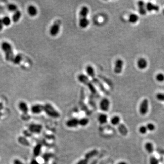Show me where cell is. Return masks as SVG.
<instances>
[{"mask_svg":"<svg viewBox=\"0 0 164 164\" xmlns=\"http://www.w3.org/2000/svg\"><path fill=\"white\" fill-rule=\"evenodd\" d=\"M89 13V9L86 6L82 7L79 12V25L82 28H86L89 24V21L87 18Z\"/></svg>","mask_w":164,"mask_h":164,"instance_id":"6da1fadb","label":"cell"},{"mask_svg":"<svg viewBox=\"0 0 164 164\" xmlns=\"http://www.w3.org/2000/svg\"><path fill=\"white\" fill-rule=\"evenodd\" d=\"M2 48L4 52L6 59L8 61H13L14 57L13 48L11 44L7 42H4L2 45Z\"/></svg>","mask_w":164,"mask_h":164,"instance_id":"7a4b0ae2","label":"cell"},{"mask_svg":"<svg viewBox=\"0 0 164 164\" xmlns=\"http://www.w3.org/2000/svg\"><path fill=\"white\" fill-rule=\"evenodd\" d=\"M44 111L51 118L57 119L60 116L59 112L50 103H46L44 105Z\"/></svg>","mask_w":164,"mask_h":164,"instance_id":"3957f363","label":"cell"},{"mask_svg":"<svg viewBox=\"0 0 164 164\" xmlns=\"http://www.w3.org/2000/svg\"><path fill=\"white\" fill-rule=\"evenodd\" d=\"M78 79L79 82L88 87V88L90 89L92 93H96V90L93 85L92 84V83L90 81V80H89L88 78L84 74H80L78 77Z\"/></svg>","mask_w":164,"mask_h":164,"instance_id":"277c9868","label":"cell"},{"mask_svg":"<svg viewBox=\"0 0 164 164\" xmlns=\"http://www.w3.org/2000/svg\"><path fill=\"white\" fill-rule=\"evenodd\" d=\"M61 23V20L59 19L56 20L54 22L49 30V33L50 35L55 37L57 36L59 34L60 31Z\"/></svg>","mask_w":164,"mask_h":164,"instance_id":"5b68a950","label":"cell"},{"mask_svg":"<svg viewBox=\"0 0 164 164\" xmlns=\"http://www.w3.org/2000/svg\"><path fill=\"white\" fill-rule=\"evenodd\" d=\"M149 110V101L147 99H143L140 104L139 111L142 115H145Z\"/></svg>","mask_w":164,"mask_h":164,"instance_id":"8992f818","label":"cell"},{"mask_svg":"<svg viewBox=\"0 0 164 164\" xmlns=\"http://www.w3.org/2000/svg\"><path fill=\"white\" fill-rule=\"evenodd\" d=\"M42 126L40 124H32L29 126V131L33 134H39L42 131Z\"/></svg>","mask_w":164,"mask_h":164,"instance_id":"52a82bcc","label":"cell"},{"mask_svg":"<svg viewBox=\"0 0 164 164\" xmlns=\"http://www.w3.org/2000/svg\"><path fill=\"white\" fill-rule=\"evenodd\" d=\"M110 107V101L107 98H103L100 103V108L102 111L107 112Z\"/></svg>","mask_w":164,"mask_h":164,"instance_id":"ba28073f","label":"cell"},{"mask_svg":"<svg viewBox=\"0 0 164 164\" xmlns=\"http://www.w3.org/2000/svg\"><path fill=\"white\" fill-rule=\"evenodd\" d=\"M124 65V62L122 59H117L116 61L114 72L116 74H120L122 71Z\"/></svg>","mask_w":164,"mask_h":164,"instance_id":"9c48e42d","label":"cell"},{"mask_svg":"<svg viewBox=\"0 0 164 164\" xmlns=\"http://www.w3.org/2000/svg\"><path fill=\"white\" fill-rule=\"evenodd\" d=\"M31 110L32 114H40L42 111H44V105L36 104L32 106Z\"/></svg>","mask_w":164,"mask_h":164,"instance_id":"30bf717a","label":"cell"},{"mask_svg":"<svg viewBox=\"0 0 164 164\" xmlns=\"http://www.w3.org/2000/svg\"><path fill=\"white\" fill-rule=\"evenodd\" d=\"M66 125L70 128H76L79 125V120L75 118L70 119L66 122Z\"/></svg>","mask_w":164,"mask_h":164,"instance_id":"8fae6325","label":"cell"},{"mask_svg":"<svg viewBox=\"0 0 164 164\" xmlns=\"http://www.w3.org/2000/svg\"><path fill=\"white\" fill-rule=\"evenodd\" d=\"M147 61L143 58H140L137 61V66L140 69H144L147 67Z\"/></svg>","mask_w":164,"mask_h":164,"instance_id":"7c38bea8","label":"cell"},{"mask_svg":"<svg viewBox=\"0 0 164 164\" xmlns=\"http://www.w3.org/2000/svg\"><path fill=\"white\" fill-rule=\"evenodd\" d=\"M27 12L31 17H35L38 14V11L36 6L33 5H30L27 8Z\"/></svg>","mask_w":164,"mask_h":164,"instance_id":"4fadbf2b","label":"cell"},{"mask_svg":"<svg viewBox=\"0 0 164 164\" xmlns=\"http://www.w3.org/2000/svg\"><path fill=\"white\" fill-rule=\"evenodd\" d=\"M146 9L149 12L153 11H158L159 10V7L156 5L152 3L151 2H148L146 5Z\"/></svg>","mask_w":164,"mask_h":164,"instance_id":"5bb4252c","label":"cell"},{"mask_svg":"<svg viewBox=\"0 0 164 164\" xmlns=\"http://www.w3.org/2000/svg\"><path fill=\"white\" fill-rule=\"evenodd\" d=\"M139 12L141 15H145L146 13V10L145 9V3L143 1H139L138 2Z\"/></svg>","mask_w":164,"mask_h":164,"instance_id":"9a60e30c","label":"cell"},{"mask_svg":"<svg viewBox=\"0 0 164 164\" xmlns=\"http://www.w3.org/2000/svg\"><path fill=\"white\" fill-rule=\"evenodd\" d=\"M98 153H99V152L97 149H93L92 150L88 152L84 156L85 159L89 160L91 158H93L95 156H97Z\"/></svg>","mask_w":164,"mask_h":164,"instance_id":"2e32d148","label":"cell"},{"mask_svg":"<svg viewBox=\"0 0 164 164\" xmlns=\"http://www.w3.org/2000/svg\"><path fill=\"white\" fill-rule=\"evenodd\" d=\"M118 130L119 132L123 136H126L128 133V130L127 127L124 124H120L118 125Z\"/></svg>","mask_w":164,"mask_h":164,"instance_id":"e0dca14e","label":"cell"},{"mask_svg":"<svg viewBox=\"0 0 164 164\" xmlns=\"http://www.w3.org/2000/svg\"><path fill=\"white\" fill-rule=\"evenodd\" d=\"M145 150L149 154L152 153L154 150V145L150 142H147L145 143L144 145Z\"/></svg>","mask_w":164,"mask_h":164,"instance_id":"ac0fdd59","label":"cell"},{"mask_svg":"<svg viewBox=\"0 0 164 164\" xmlns=\"http://www.w3.org/2000/svg\"><path fill=\"white\" fill-rule=\"evenodd\" d=\"M19 108L24 114H27L28 112V107L27 104L24 102H21L19 104Z\"/></svg>","mask_w":164,"mask_h":164,"instance_id":"d6986e66","label":"cell"},{"mask_svg":"<svg viewBox=\"0 0 164 164\" xmlns=\"http://www.w3.org/2000/svg\"><path fill=\"white\" fill-rule=\"evenodd\" d=\"M86 71L87 74L89 77H90L91 78H93L95 77V69L92 66L90 65L87 66L86 68Z\"/></svg>","mask_w":164,"mask_h":164,"instance_id":"ffe728a7","label":"cell"},{"mask_svg":"<svg viewBox=\"0 0 164 164\" xmlns=\"http://www.w3.org/2000/svg\"><path fill=\"white\" fill-rule=\"evenodd\" d=\"M98 121L101 124L106 123L108 121V116L104 114H100L98 117Z\"/></svg>","mask_w":164,"mask_h":164,"instance_id":"44dd1931","label":"cell"},{"mask_svg":"<svg viewBox=\"0 0 164 164\" xmlns=\"http://www.w3.org/2000/svg\"><path fill=\"white\" fill-rule=\"evenodd\" d=\"M120 118L118 116H114L111 119L110 122L112 125L117 126L120 124Z\"/></svg>","mask_w":164,"mask_h":164,"instance_id":"7402d4cb","label":"cell"},{"mask_svg":"<svg viewBox=\"0 0 164 164\" xmlns=\"http://www.w3.org/2000/svg\"><path fill=\"white\" fill-rule=\"evenodd\" d=\"M21 11H16L15 13H14V14L13 16V21L14 22H17L19 21V20L21 18Z\"/></svg>","mask_w":164,"mask_h":164,"instance_id":"603a6c76","label":"cell"},{"mask_svg":"<svg viewBox=\"0 0 164 164\" xmlns=\"http://www.w3.org/2000/svg\"><path fill=\"white\" fill-rule=\"evenodd\" d=\"M139 17L135 14H131L128 17V21L131 23H135L139 20Z\"/></svg>","mask_w":164,"mask_h":164,"instance_id":"cb8c5ba5","label":"cell"},{"mask_svg":"<svg viewBox=\"0 0 164 164\" xmlns=\"http://www.w3.org/2000/svg\"><path fill=\"white\" fill-rule=\"evenodd\" d=\"M42 146L41 144H38L36 145L33 149V154L34 156H38L40 155L41 152Z\"/></svg>","mask_w":164,"mask_h":164,"instance_id":"d4e9b609","label":"cell"},{"mask_svg":"<svg viewBox=\"0 0 164 164\" xmlns=\"http://www.w3.org/2000/svg\"><path fill=\"white\" fill-rule=\"evenodd\" d=\"M89 122V119L87 118H83L79 120V125L82 127L86 126L88 124Z\"/></svg>","mask_w":164,"mask_h":164,"instance_id":"484cf974","label":"cell"},{"mask_svg":"<svg viewBox=\"0 0 164 164\" xmlns=\"http://www.w3.org/2000/svg\"><path fill=\"white\" fill-rule=\"evenodd\" d=\"M22 57L21 55L18 54L14 56V58L13 59V62L15 64H18L22 61Z\"/></svg>","mask_w":164,"mask_h":164,"instance_id":"4316f807","label":"cell"},{"mask_svg":"<svg viewBox=\"0 0 164 164\" xmlns=\"http://www.w3.org/2000/svg\"><path fill=\"white\" fill-rule=\"evenodd\" d=\"M2 21L3 24V25L8 26L10 25L11 23V20L10 18L8 16H6L3 17L2 19Z\"/></svg>","mask_w":164,"mask_h":164,"instance_id":"83f0119b","label":"cell"},{"mask_svg":"<svg viewBox=\"0 0 164 164\" xmlns=\"http://www.w3.org/2000/svg\"><path fill=\"white\" fill-rule=\"evenodd\" d=\"M7 8L8 9L9 11L11 12L15 13L16 11H17V7L16 5L14 4H10L8 5V6H7Z\"/></svg>","mask_w":164,"mask_h":164,"instance_id":"f1b7e54d","label":"cell"},{"mask_svg":"<svg viewBox=\"0 0 164 164\" xmlns=\"http://www.w3.org/2000/svg\"><path fill=\"white\" fill-rule=\"evenodd\" d=\"M139 131L142 135H145L147 132V128L146 126L142 125L139 128Z\"/></svg>","mask_w":164,"mask_h":164,"instance_id":"f546056e","label":"cell"},{"mask_svg":"<svg viewBox=\"0 0 164 164\" xmlns=\"http://www.w3.org/2000/svg\"><path fill=\"white\" fill-rule=\"evenodd\" d=\"M146 127L147 128L148 131H153L156 129V126L155 125V124L151 123H148L147 125H146Z\"/></svg>","mask_w":164,"mask_h":164,"instance_id":"4dcf8cb0","label":"cell"},{"mask_svg":"<svg viewBox=\"0 0 164 164\" xmlns=\"http://www.w3.org/2000/svg\"><path fill=\"white\" fill-rule=\"evenodd\" d=\"M156 80L159 82H163L164 81V74L161 73L158 74L156 77Z\"/></svg>","mask_w":164,"mask_h":164,"instance_id":"1f68e13d","label":"cell"},{"mask_svg":"<svg viewBox=\"0 0 164 164\" xmlns=\"http://www.w3.org/2000/svg\"><path fill=\"white\" fill-rule=\"evenodd\" d=\"M149 164H159L158 159L155 156H151L149 159Z\"/></svg>","mask_w":164,"mask_h":164,"instance_id":"d6a6232c","label":"cell"},{"mask_svg":"<svg viewBox=\"0 0 164 164\" xmlns=\"http://www.w3.org/2000/svg\"><path fill=\"white\" fill-rule=\"evenodd\" d=\"M156 98L159 101L164 102V93H158L156 95Z\"/></svg>","mask_w":164,"mask_h":164,"instance_id":"836d02e7","label":"cell"},{"mask_svg":"<svg viewBox=\"0 0 164 164\" xmlns=\"http://www.w3.org/2000/svg\"><path fill=\"white\" fill-rule=\"evenodd\" d=\"M76 164H88V160L84 158L80 160Z\"/></svg>","mask_w":164,"mask_h":164,"instance_id":"e575fe53","label":"cell"},{"mask_svg":"<svg viewBox=\"0 0 164 164\" xmlns=\"http://www.w3.org/2000/svg\"><path fill=\"white\" fill-rule=\"evenodd\" d=\"M13 164H24L18 159H15L13 161Z\"/></svg>","mask_w":164,"mask_h":164,"instance_id":"d590c367","label":"cell"},{"mask_svg":"<svg viewBox=\"0 0 164 164\" xmlns=\"http://www.w3.org/2000/svg\"><path fill=\"white\" fill-rule=\"evenodd\" d=\"M3 24L2 22V20L0 19V31L2 30V28H3Z\"/></svg>","mask_w":164,"mask_h":164,"instance_id":"8d00e7d4","label":"cell"},{"mask_svg":"<svg viewBox=\"0 0 164 164\" xmlns=\"http://www.w3.org/2000/svg\"><path fill=\"white\" fill-rule=\"evenodd\" d=\"M3 108V104L2 103L0 102V111L1 110H2Z\"/></svg>","mask_w":164,"mask_h":164,"instance_id":"74e56055","label":"cell"},{"mask_svg":"<svg viewBox=\"0 0 164 164\" xmlns=\"http://www.w3.org/2000/svg\"><path fill=\"white\" fill-rule=\"evenodd\" d=\"M117 164H128L125 161H120V162H119Z\"/></svg>","mask_w":164,"mask_h":164,"instance_id":"f35d334b","label":"cell"},{"mask_svg":"<svg viewBox=\"0 0 164 164\" xmlns=\"http://www.w3.org/2000/svg\"><path fill=\"white\" fill-rule=\"evenodd\" d=\"M32 164H38V163L36 161H32Z\"/></svg>","mask_w":164,"mask_h":164,"instance_id":"ab89813d","label":"cell"},{"mask_svg":"<svg viewBox=\"0 0 164 164\" xmlns=\"http://www.w3.org/2000/svg\"><path fill=\"white\" fill-rule=\"evenodd\" d=\"M2 113L0 112V119H1V117H2Z\"/></svg>","mask_w":164,"mask_h":164,"instance_id":"60d3db41","label":"cell"},{"mask_svg":"<svg viewBox=\"0 0 164 164\" xmlns=\"http://www.w3.org/2000/svg\"><path fill=\"white\" fill-rule=\"evenodd\" d=\"M163 13H164V10L163 11Z\"/></svg>","mask_w":164,"mask_h":164,"instance_id":"b9f144b4","label":"cell"}]
</instances>
